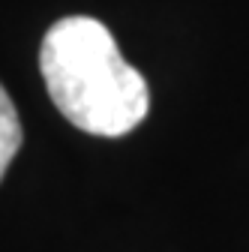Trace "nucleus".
<instances>
[{"instance_id":"nucleus-1","label":"nucleus","mask_w":249,"mask_h":252,"mask_svg":"<svg viewBox=\"0 0 249 252\" xmlns=\"http://www.w3.org/2000/svg\"><path fill=\"white\" fill-rule=\"evenodd\" d=\"M39 69L51 102L81 132L120 138L147 117L144 75L126 63L111 30L90 15H69L48 27Z\"/></svg>"},{"instance_id":"nucleus-2","label":"nucleus","mask_w":249,"mask_h":252,"mask_svg":"<svg viewBox=\"0 0 249 252\" xmlns=\"http://www.w3.org/2000/svg\"><path fill=\"white\" fill-rule=\"evenodd\" d=\"M21 120H18V111L9 99V93L0 84V180H3L9 162L15 159V153L21 150Z\"/></svg>"}]
</instances>
